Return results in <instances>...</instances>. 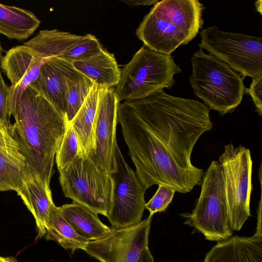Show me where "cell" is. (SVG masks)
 Listing matches in <instances>:
<instances>
[{"label": "cell", "mask_w": 262, "mask_h": 262, "mask_svg": "<svg viewBox=\"0 0 262 262\" xmlns=\"http://www.w3.org/2000/svg\"><path fill=\"white\" fill-rule=\"evenodd\" d=\"M15 259L11 257H3L0 256V262H13Z\"/></svg>", "instance_id": "35"}, {"label": "cell", "mask_w": 262, "mask_h": 262, "mask_svg": "<svg viewBox=\"0 0 262 262\" xmlns=\"http://www.w3.org/2000/svg\"><path fill=\"white\" fill-rule=\"evenodd\" d=\"M9 93V86L5 83L0 70V125L6 127L11 125L8 107Z\"/></svg>", "instance_id": "29"}, {"label": "cell", "mask_w": 262, "mask_h": 262, "mask_svg": "<svg viewBox=\"0 0 262 262\" xmlns=\"http://www.w3.org/2000/svg\"><path fill=\"white\" fill-rule=\"evenodd\" d=\"M138 262H154L153 257L148 247L145 248L142 252Z\"/></svg>", "instance_id": "32"}, {"label": "cell", "mask_w": 262, "mask_h": 262, "mask_svg": "<svg viewBox=\"0 0 262 262\" xmlns=\"http://www.w3.org/2000/svg\"><path fill=\"white\" fill-rule=\"evenodd\" d=\"M103 49L96 37L88 33L82 36L80 41L68 49L60 57L72 63L89 58L98 54Z\"/></svg>", "instance_id": "26"}, {"label": "cell", "mask_w": 262, "mask_h": 262, "mask_svg": "<svg viewBox=\"0 0 262 262\" xmlns=\"http://www.w3.org/2000/svg\"><path fill=\"white\" fill-rule=\"evenodd\" d=\"M45 227L46 239L55 241L66 250L73 252L78 249L84 250L90 242L75 231L55 204L51 208Z\"/></svg>", "instance_id": "24"}, {"label": "cell", "mask_w": 262, "mask_h": 262, "mask_svg": "<svg viewBox=\"0 0 262 262\" xmlns=\"http://www.w3.org/2000/svg\"><path fill=\"white\" fill-rule=\"evenodd\" d=\"M13 262H16V260H15Z\"/></svg>", "instance_id": "37"}, {"label": "cell", "mask_w": 262, "mask_h": 262, "mask_svg": "<svg viewBox=\"0 0 262 262\" xmlns=\"http://www.w3.org/2000/svg\"><path fill=\"white\" fill-rule=\"evenodd\" d=\"M44 59L26 45L14 47L8 51L1 61V68L11 82L8 107L11 116L26 89L38 78Z\"/></svg>", "instance_id": "14"}, {"label": "cell", "mask_w": 262, "mask_h": 262, "mask_svg": "<svg viewBox=\"0 0 262 262\" xmlns=\"http://www.w3.org/2000/svg\"><path fill=\"white\" fill-rule=\"evenodd\" d=\"M68 61L53 57L41 67L37 79L30 85L46 99L66 119L64 74Z\"/></svg>", "instance_id": "17"}, {"label": "cell", "mask_w": 262, "mask_h": 262, "mask_svg": "<svg viewBox=\"0 0 262 262\" xmlns=\"http://www.w3.org/2000/svg\"><path fill=\"white\" fill-rule=\"evenodd\" d=\"M65 196L107 216L111 207L114 182L89 157L80 155L59 171Z\"/></svg>", "instance_id": "8"}, {"label": "cell", "mask_w": 262, "mask_h": 262, "mask_svg": "<svg viewBox=\"0 0 262 262\" xmlns=\"http://www.w3.org/2000/svg\"><path fill=\"white\" fill-rule=\"evenodd\" d=\"M11 129L26 163L49 186L56 151L67 121L31 85L19 100L12 115Z\"/></svg>", "instance_id": "3"}, {"label": "cell", "mask_w": 262, "mask_h": 262, "mask_svg": "<svg viewBox=\"0 0 262 262\" xmlns=\"http://www.w3.org/2000/svg\"><path fill=\"white\" fill-rule=\"evenodd\" d=\"M122 1L127 5L131 6H137L139 5L149 6L155 5L159 1L158 0H127Z\"/></svg>", "instance_id": "31"}, {"label": "cell", "mask_w": 262, "mask_h": 262, "mask_svg": "<svg viewBox=\"0 0 262 262\" xmlns=\"http://www.w3.org/2000/svg\"><path fill=\"white\" fill-rule=\"evenodd\" d=\"M66 120L70 122L90 93L94 83L68 61L64 74Z\"/></svg>", "instance_id": "25"}, {"label": "cell", "mask_w": 262, "mask_h": 262, "mask_svg": "<svg viewBox=\"0 0 262 262\" xmlns=\"http://www.w3.org/2000/svg\"><path fill=\"white\" fill-rule=\"evenodd\" d=\"M257 221L256 225V230L255 232H262L261 227V195H260V199L258 203V207L257 212Z\"/></svg>", "instance_id": "33"}, {"label": "cell", "mask_w": 262, "mask_h": 262, "mask_svg": "<svg viewBox=\"0 0 262 262\" xmlns=\"http://www.w3.org/2000/svg\"><path fill=\"white\" fill-rule=\"evenodd\" d=\"M59 207L63 216L75 231L89 241L103 238L112 230L100 221L97 214L85 206L73 202Z\"/></svg>", "instance_id": "21"}, {"label": "cell", "mask_w": 262, "mask_h": 262, "mask_svg": "<svg viewBox=\"0 0 262 262\" xmlns=\"http://www.w3.org/2000/svg\"><path fill=\"white\" fill-rule=\"evenodd\" d=\"M94 83L78 111L70 123L77 138L79 155L90 157L95 148V128L100 92Z\"/></svg>", "instance_id": "19"}, {"label": "cell", "mask_w": 262, "mask_h": 262, "mask_svg": "<svg viewBox=\"0 0 262 262\" xmlns=\"http://www.w3.org/2000/svg\"><path fill=\"white\" fill-rule=\"evenodd\" d=\"M2 51H3V49H2V46H1V45L0 43V62L1 61V60L3 57V55H2Z\"/></svg>", "instance_id": "36"}, {"label": "cell", "mask_w": 262, "mask_h": 262, "mask_svg": "<svg viewBox=\"0 0 262 262\" xmlns=\"http://www.w3.org/2000/svg\"><path fill=\"white\" fill-rule=\"evenodd\" d=\"M152 216L132 226L112 229L100 239L90 241L85 250L100 262H138L143 250L148 247Z\"/></svg>", "instance_id": "12"}, {"label": "cell", "mask_w": 262, "mask_h": 262, "mask_svg": "<svg viewBox=\"0 0 262 262\" xmlns=\"http://www.w3.org/2000/svg\"><path fill=\"white\" fill-rule=\"evenodd\" d=\"M205 7L198 0H162L144 17L136 34L156 52L171 55L186 45L202 28Z\"/></svg>", "instance_id": "4"}, {"label": "cell", "mask_w": 262, "mask_h": 262, "mask_svg": "<svg viewBox=\"0 0 262 262\" xmlns=\"http://www.w3.org/2000/svg\"><path fill=\"white\" fill-rule=\"evenodd\" d=\"M201 190L191 213L180 215L185 224L194 227L207 240L219 242L232 236L223 168L212 161L202 179Z\"/></svg>", "instance_id": "7"}, {"label": "cell", "mask_w": 262, "mask_h": 262, "mask_svg": "<svg viewBox=\"0 0 262 262\" xmlns=\"http://www.w3.org/2000/svg\"><path fill=\"white\" fill-rule=\"evenodd\" d=\"M191 63L189 81L195 95L222 117L233 112L245 93L244 78L202 48L193 53Z\"/></svg>", "instance_id": "5"}, {"label": "cell", "mask_w": 262, "mask_h": 262, "mask_svg": "<svg viewBox=\"0 0 262 262\" xmlns=\"http://www.w3.org/2000/svg\"><path fill=\"white\" fill-rule=\"evenodd\" d=\"M11 126L0 125V191L17 190L26 164Z\"/></svg>", "instance_id": "18"}, {"label": "cell", "mask_w": 262, "mask_h": 262, "mask_svg": "<svg viewBox=\"0 0 262 262\" xmlns=\"http://www.w3.org/2000/svg\"><path fill=\"white\" fill-rule=\"evenodd\" d=\"M158 188L150 200L145 203V209L149 212V216L157 212L164 211L172 201L175 191L164 185H158Z\"/></svg>", "instance_id": "28"}, {"label": "cell", "mask_w": 262, "mask_h": 262, "mask_svg": "<svg viewBox=\"0 0 262 262\" xmlns=\"http://www.w3.org/2000/svg\"><path fill=\"white\" fill-rule=\"evenodd\" d=\"M255 5L257 11L260 13V15H261V1H256Z\"/></svg>", "instance_id": "34"}, {"label": "cell", "mask_w": 262, "mask_h": 262, "mask_svg": "<svg viewBox=\"0 0 262 262\" xmlns=\"http://www.w3.org/2000/svg\"><path fill=\"white\" fill-rule=\"evenodd\" d=\"M200 48L205 49L244 78L262 75V38L220 30L216 26L200 32Z\"/></svg>", "instance_id": "9"}, {"label": "cell", "mask_w": 262, "mask_h": 262, "mask_svg": "<svg viewBox=\"0 0 262 262\" xmlns=\"http://www.w3.org/2000/svg\"><path fill=\"white\" fill-rule=\"evenodd\" d=\"M182 168L198 170L191 162L201 136L213 126L204 103L167 94L164 90L146 98L125 101Z\"/></svg>", "instance_id": "1"}, {"label": "cell", "mask_w": 262, "mask_h": 262, "mask_svg": "<svg viewBox=\"0 0 262 262\" xmlns=\"http://www.w3.org/2000/svg\"><path fill=\"white\" fill-rule=\"evenodd\" d=\"M245 92L251 97L256 110L259 116L262 114V75L252 79L249 88H246Z\"/></svg>", "instance_id": "30"}, {"label": "cell", "mask_w": 262, "mask_h": 262, "mask_svg": "<svg viewBox=\"0 0 262 262\" xmlns=\"http://www.w3.org/2000/svg\"><path fill=\"white\" fill-rule=\"evenodd\" d=\"M40 24V20L31 11L0 3V34L8 38L25 40Z\"/></svg>", "instance_id": "22"}, {"label": "cell", "mask_w": 262, "mask_h": 262, "mask_svg": "<svg viewBox=\"0 0 262 262\" xmlns=\"http://www.w3.org/2000/svg\"><path fill=\"white\" fill-rule=\"evenodd\" d=\"M203 262H262V232L250 237L233 235L218 242Z\"/></svg>", "instance_id": "16"}, {"label": "cell", "mask_w": 262, "mask_h": 262, "mask_svg": "<svg viewBox=\"0 0 262 262\" xmlns=\"http://www.w3.org/2000/svg\"><path fill=\"white\" fill-rule=\"evenodd\" d=\"M182 72L173 56L144 44L121 69L115 91L119 102L146 98L164 88L171 89L175 74Z\"/></svg>", "instance_id": "6"}, {"label": "cell", "mask_w": 262, "mask_h": 262, "mask_svg": "<svg viewBox=\"0 0 262 262\" xmlns=\"http://www.w3.org/2000/svg\"><path fill=\"white\" fill-rule=\"evenodd\" d=\"M116 159L117 171L112 174L114 186L111 205L106 217L112 229H119L142 221L145 209L144 195L146 189L126 162L118 145Z\"/></svg>", "instance_id": "11"}, {"label": "cell", "mask_w": 262, "mask_h": 262, "mask_svg": "<svg viewBox=\"0 0 262 262\" xmlns=\"http://www.w3.org/2000/svg\"><path fill=\"white\" fill-rule=\"evenodd\" d=\"M16 191L35 219L37 237H43L46 234V221L51 207L54 204L50 186L26 163Z\"/></svg>", "instance_id": "15"}, {"label": "cell", "mask_w": 262, "mask_h": 262, "mask_svg": "<svg viewBox=\"0 0 262 262\" xmlns=\"http://www.w3.org/2000/svg\"><path fill=\"white\" fill-rule=\"evenodd\" d=\"M72 65L100 88L115 87L120 80L121 70L114 55L104 49L89 58L73 62Z\"/></svg>", "instance_id": "20"}, {"label": "cell", "mask_w": 262, "mask_h": 262, "mask_svg": "<svg viewBox=\"0 0 262 262\" xmlns=\"http://www.w3.org/2000/svg\"><path fill=\"white\" fill-rule=\"evenodd\" d=\"M219 161L224 170L230 227L232 231H239L251 215L252 160L250 149L228 144Z\"/></svg>", "instance_id": "10"}, {"label": "cell", "mask_w": 262, "mask_h": 262, "mask_svg": "<svg viewBox=\"0 0 262 262\" xmlns=\"http://www.w3.org/2000/svg\"><path fill=\"white\" fill-rule=\"evenodd\" d=\"M82 36L57 29L43 30L24 45L41 58L50 59L60 57L68 49L77 43Z\"/></svg>", "instance_id": "23"}, {"label": "cell", "mask_w": 262, "mask_h": 262, "mask_svg": "<svg viewBox=\"0 0 262 262\" xmlns=\"http://www.w3.org/2000/svg\"><path fill=\"white\" fill-rule=\"evenodd\" d=\"M78 155L79 151L76 133L71 124L67 122L55 154V160L58 171L69 164Z\"/></svg>", "instance_id": "27"}, {"label": "cell", "mask_w": 262, "mask_h": 262, "mask_svg": "<svg viewBox=\"0 0 262 262\" xmlns=\"http://www.w3.org/2000/svg\"><path fill=\"white\" fill-rule=\"evenodd\" d=\"M117 118L136 174L146 189L157 184L185 193L201 185L204 171L180 167L126 101L119 103Z\"/></svg>", "instance_id": "2"}, {"label": "cell", "mask_w": 262, "mask_h": 262, "mask_svg": "<svg viewBox=\"0 0 262 262\" xmlns=\"http://www.w3.org/2000/svg\"><path fill=\"white\" fill-rule=\"evenodd\" d=\"M119 103L115 87L101 88L96 115L95 148L90 158L110 175L117 171L116 129Z\"/></svg>", "instance_id": "13"}]
</instances>
